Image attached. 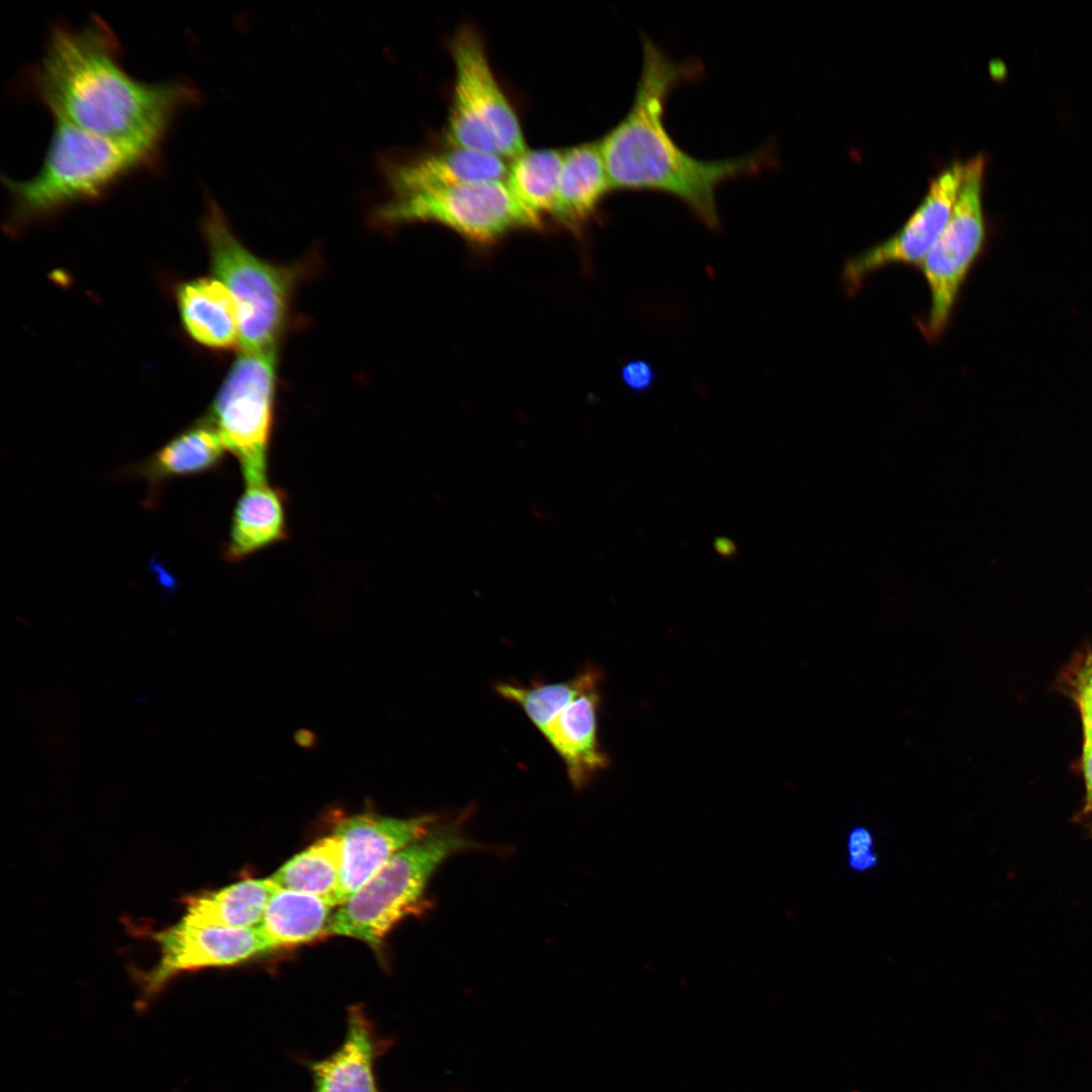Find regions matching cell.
<instances>
[{
  "instance_id": "obj_1",
  "label": "cell",
  "mask_w": 1092,
  "mask_h": 1092,
  "mask_svg": "<svg viewBox=\"0 0 1092 1092\" xmlns=\"http://www.w3.org/2000/svg\"><path fill=\"white\" fill-rule=\"evenodd\" d=\"M23 83L55 121L159 156L177 115L201 97L186 79L133 78L121 64L118 39L98 15L81 27L55 25Z\"/></svg>"
},
{
  "instance_id": "obj_2",
  "label": "cell",
  "mask_w": 1092,
  "mask_h": 1092,
  "mask_svg": "<svg viewBox=\"0 0 1092 1092\" xmlns=\"http://www.w3.org/2000/svg\"><path fill=\"white\" fill-rule=\"evenodd\" d=\"M702 74L697 60L676 61L642 35V66L633 101L599 145L614 190L675 197L714 229L719 225L717 188L730 180L759 175L775 159L765 145L739 157L700 160L674 142L664 121L668 97L680 84Z\"/></svg>"
},
{
  "instance_id": "obj_3",
  "label": "cell",
  "mask_w": 1092,
  "mask_h": 1092,
  "mask_svg": "<svg viewBox=\"0 0 1092 1092\" xmlns=\"http://www.w3.org/2000/svg\"><path fill=\"white\" fill-rule=\"evenodd\" d=\"M160 156L55 121L39 170L30 178L2 177L19 219L40 217L103 196L122 180L155 169Z\"/></svg>"
},
{
  "instance_id": "obj_4",
  "label": "cell",
  "mask_w": 1092,
  "mask_h": 1092,
  "mask_svg": "<svg viewBox=\"0 0 1092 1092\" xmlns=\"http://www.w3.org/2000/svg\"><path fill=\"white\" fill-rule=\"evenodd\" d=\"M476 847L453 824H436L398 851L333 914L328 934L379 948L392 927L420 908L427 884L452 854Z\"/></svg>"
},
{
  "instance_id": "obj_5",
  "label": "cell",
  "mask_w": 1092,
  "mask_h": 1092,
  "mask_svg": "<svg viewBox=\"0 0 1092 1092\" xmlns=\"http://www.w3.org/2000/svg\"><path fill=\"white\" fill-rule=\"evenodd\" d=\"M454 65L445 146L512 160L527 150L516 110L490 66L480 34L463 25L450 41Z\"/></svg>"
},
{
  "instance_id": "obj_6",
  "label": "cell",
  "mask_w": 1092,
  "mask_h": 1092,
  "mask_svg": "<svg viewBox=\"0 0 1092 1092\" xmlns=\"http://www.w3.org/2000/svg\"><path fill=\"white\" fill-rule=\"evenodd\" d=\"M203 233L212 271L238 304L242 351L277 350L293 284L292 271L251 253L235 236L212 199L203 218Z\"/></svg>"
},
{
  "instance_id": "obj_7",
  "label": "cell",
  "mask_w": 1092,
  "mask_h": 1092,
  "mask_svg": "<svg viewBox=\"0 0 1092 1092\" xmlns=\"http://www.w3.org/2000/svg\"><path fill=\"white\" fill-rule=\"evenodd\" d=\"M375 219L385 225L436 222L480 246L491 245L513 231L543 226L542 218L513 195L505 180L390 196L376 210Z\"/></svg>"
},
{
  "instance_id": "obj_8",
  "label": "cell",
  "mask_w": 1092,
  "mask_h": 1092,
  "mask_svg": "<svg viewBox=\"0 0 1092 1092\" xmlns=\"http://www.w3.org/2000/svg\"><path fill=\"white\" fill-rule=\"evenodd\" d=\"M276 364V350L242 351L210 407L207 423L238 459L246 485L268 481Z\"/></svg>"
},
{
  "instance_id": "obj_9",
  "label": "cell",
  "mask_w": 1092,
  "mask_h": 1092,
  "mask_svg": "<svg viewBox=\"0 0 1092 1092\" xmlns=\"http://www.w3.org/2000/svg\"><path fill=\"white\" fill-rule=\"evenodd\" d=\"M984 170L983 155L965 162L949 219L920 265L930 294L929 311L920 325L923 335L931 342L946 330L962 287L985 243Z\"/></svg>"
},
{
  "instance_id": "obj_10",
  "label": "cell",
  "mask_w": 1092,
  "mask_h": 1092,
  "mask_svg": "<svg viewBox=\"0 0 1092 1092\" xmlns=\"http://www.w3.org/2000/svg\"><path fill=\"white\" fill-rule=\"evenodd\" d=\"M154 937L160 960L143 978L144 1000L182 973L235 966L270 950L257 927H198L180 920Z\"/></svg>"
},
{
  "instance_id": "obj_11",
  "label": "cell",
  "mask_w": 1092,
  "mask_h": 1092,
  "mask_svg": "<svg viewBox=\"0 0 1092 1092\" xmlns=\"http://www.w3.org/2000/svg\"><path fill=\"white\" fill-rule=\"evenodd\" d=\"M964 170L965 163H951L931 181L921 203L895 235L846 262L842 278L847 290H857L868 275L889 265H921L949 219Z\"/></svg>"
},
{
  "instance_id": "obj_12",
  "label": "cell",
  "mask_w": 1092,
  "mask_h": 1092,
  "mask_svg": "<svg viewBox=\"0 0 1092 1092\" xmlns=\"http://www.w3.org/2000/svg\"><path fill=\"white\" fill-rule=\"evenodd\" d=\"M437 823L435 815L395 818L370 810L340 817L334 828L343 847L335 905L345 903L398 851L422 838Z\"/></svg>"
},
{
  "instance_id": "obj_13",
  "label": "cell",
  "mask_w": 1092,
  "mask_h": 1092,
  "mask_svg": "<svg viewBox=\"0 0 1092 1092\" xmlns=\"http://www.w3.org/2000/svg\"><path fill=\"white\" fill-rule=\"evenodd\" d=\"M506 159L477 151L445 148L408 158L386 160L383 166L390 196L438 190L461 184L505 180Z\"/></svg>"
},
{
  "instance_id": "obj_14",
  "label": "cell",
  "mask_w": 1092,
  "mask_h": 1092,
  "mask_svg": "<svg viewBox=\"0 0 1092 1092\" xmlns=\"http://www.w3.org/2000/svg\"><path fill=\"white\" fill-rule=\"evenodd\" d=\"M392 1044L362 1005L350 1006L340 1046L324 1059L302 1062L312 1079L311 1092H380L375 1065Z\"/></svg>"
},
{
  "instance_id": "obj_15",
  "label": "cell",
  "mask_w": 1092,
  "mask_h": 1092,
  "mask_svg": "<svg viewBox=\"0 0 1092 1092\" xmlns=\"http://www.w3.org/2000/svg\"><path fill=\"white\" fill-rule=\"evenodd\" d=\"M602 674L589 681L542 732L564 762L571 784L579 789L608 766L598 739Z\"/></svg>"
},
{
  "instance_id": "obj_16",
  "label": "cell",
  "mask_w": 1092,
  "mask_h": 1092,
  "mask_svg": "<svg viewBox=\"0 0 1092 1092\" xmlns=\"http://www.w3.org/2000/svg\"><path fill=\"white\" fill-rule=\"evenodd\" d=\"M612 190L599 141L566 149L551 215L571 230H580Z\"/></svg>"
},
{
  "instance_id": "obj_17",
  "label": "cell",
  "mask_w": 1092,
  "mask_h": 1092,
  "mask_svg": "<svg viewBox=\"0 0 1092 1092\" xmlns=\"http://www.w3.org/2000/svg\"><path fill=\"white\" fill-rule=\"evenodd\" d=\"M288 539L286 495L268 481L246 485L238 499L225 548L229 561L248 556Z\"/></svg>"
},
{
  "instance_id": "obj_18",
  "label": "cell",
  "mask_w": 1092,
  "mask_h": 1092,
  "mask_svg": "<svg viewBox=\"0 0 1092 1092\" xmlns=\"http://www.w3.org/2000/svg\"><path fill=\"white\" fill-rule=\"evenodd\" d=\"M187 332L210 348L239 343V309L231 291L216 278H200L182 285L178 293Z\"/></svg>"
},
{
  "instance_id": "obj_19",
  "label": "cell",
  "mask_w": 1092,
  "mask_h": 1092,
  "mask_svg": "<svg viewBox=\"0 0 1092 1092\" xmlns=\"http://www.w3.org/2000/svg\"><path fill=\"white\" fill-rule=\"evenodd\" d=\"M276 889L270 878L249 879L189 897L181 921L198 927H256Z\"/></svg>"
},
{
  "instance_id": "obj_20",
  "label": "cell",
  "mask_w": 1092,
  "mask_h": 1092,
  "mask_svg": "<svg viewBox=\"0 0 1092 1092\" xmlns=\"http://www.w3.org/2000/svg\"><path fill=\"white\" fill-rule=\"evenodd\" d=\"M333 906L325 899L277 887L256 926L270 949L327 936Z\"/></svg>"
},
{
  "instance_id": "obj_21",
  "label": "cell",
  "mask_w": 1092,
  "mask_h": 1092,
  "mask_svg": "<svg viewBox=\"0 0 1092 1092\" xmlns=\"http://www.w3.org/2000/svg\"><path fill=\"white\" fill-rule=\"evenodd\" d=\"M342 857V840L333 833L293 855L269 878L279 888L318 896L335 907Z\"/></svg>"
},
{
  "instance_id": "obj_22",
  "label": "cell",
  "mask_w": 1092,
  "mask_h": 1092,
  "mask_svg": "<svg viewBox=\"0 0 1092 1092\" xmlns=\"http://www.w3.org/2000/svg\"><path fill=\"white\" fill-rule=\"evenodd\" d=\"M565 150H526L511 160L505 182L513 195L543 218L552 214Z\"/></svg>"
},
{
  "instance_id": "obj_23",
  "label": "cell",
  "mask_w": 1092,
  "mask_h": 1092,
  "mask_svg": "<svg viewBox=\"0 0 1092 1092\" xmlns=\"http://www.w3.org/2000/svg\"><path fill=\"white\" fill-rule=\"evenodd\" d=\"M225 450L217 431L206 422L172 439L153 455L144 471L159 480L202 473L215 468Z\"/></svg>"
},
{
  "instance_id": "obj_24",
  "label": "cell",
  "mask_w": 1092,
  "mask_h": 1092,
  "mask_svg": "<svg viewBox=\"0 0 1092 1092\" xmlns=\"http://www.w3.org/2000/svg\"><path fill=\"white\" fill-rule=\"evenodd\" d=\"M599 674L601 671L589 665L568 680L534 682L531 686L499 682L495 691L504 699L519 705L542 733L551 720Z\"/></svg>"
},
{
  "instance_id": "obj_25",
  "label": "cell",
  "mask_w": 1092,
  "mask_h": 1092,
  "mask_svg": "<svg viewBox=\"0 0 1092 1092\" xmlns=\"http://www.w3.org/2000/svg\"><path fill=\"white\" fill-rule=\"evenodd\" d=\"M872 834L863 827H856L849 834L848 852L849 864L856 871H867L877 862V856L872 850Z\"/></svg>"
},
{
  "instance_id": "obj_26",
  "label": "cell",
  "mask_w": 1092,
  "mask_h": 1092,
  "mask_svg": "<svg viewBox=\"0 0 1092 1092\" xmlns=\"http://www.w3.org/2000/svg\"><path fill=\"white\" fill-rule=\"evenodd\" d=\"M621 375L624 383L636 391L648 389L654 380L652 367L643 360H634L625 364Z\"/></svg>"
},
{
  "instance_id": "obj_27",
  "label": "cell",
  "mask_w": 1092,
  "mask_h": 1092,
  "mask_svg": "<svg viewBox=\"0 0 1092 1092\" xmlns=\"http://www.w3.org/2000/svg\"><path fill=\"white\" fill-rule=\"evenodd\" d=\"M1077 701L1080 707L1085 744L1092 745V690L1086 687H1077Z\"/></svg>"
},
{
  "instance_id": "obj_28",
  "label": "cell",
  "mask_w": 1092,
  "mask_h": 1092,
  "mask_svg": "<svg viewBox=\"0 0 1092 1092\" xmlns=\"http://www.w3.org/2000/svg\"><path fill=\"white\" fill-rule=\"evenodd\" d=\"M1083 771L1085 776L1088 801L1092 804V745L1084 744Z\"/></svg>"
},
{
  "instance_id": "obj_29",
  "label": "cell",
  "mask_w": 1092,
  "mask_h": 1092,
  "mask_svg": "<svg viewBox=\"0 0 1092 1092\" xmlns=\"http://www.w3.org/2000/svg\"><path fill=\"white\" fill-rule=\"evenodd\" d=\"M1077 687L1092 690V655H1089L1077 673Z\"/></svg>"
}]
</instances>
